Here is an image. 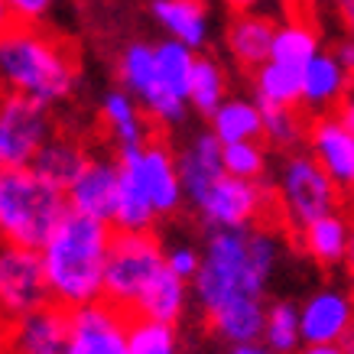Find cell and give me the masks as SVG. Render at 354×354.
<instances>
[{
  "mask_svg": "<svg viewBox=\"0 0 354 354\" xmlns=\"http://www.w3.org/2000/svg\"><path fill=\"white\" fill-rule=\"evenodd\" d=\"M351 91H354V78L338 65V59H335L328 49H322V53L302 68L299 108H306L312 118L335 114Z\"/></svg>",
  "mask_w": 354,
  "mask_h": 354,
  "instance_id": "cell-17",
  "label": "cell"
},
{
  "mask_svg": "<svg viewBox=\"0 0 354 354\" xmlns=\"http://www.w3.org/2000/svg\"><path fill=\"white\" fill-rule=\"evenodd\" d=\"M114 227L97 218L68 215L59 221L39 250L49 286V299L62 309H82L104 299V267H108Z\"/></svg>",
  "mask_w": 354,
  "mask_h": 354,
  "instance_id": "cell-2",
  "label": "cell"
},
{
  "mask_svg": "<svg viewBox=\"0 0 354 354\" xmlns=\"http://www.w3.org/2000/svg\"><path fill=\"white\" fill-rule=\"evenodd\" d=\"M49 302L53 299H49L39 250L0 241V319L17 322L20 315Z\"/></svg>",
  "mask_w": 354,
  "mask_h": 354,
  "instance_id": "cell-11",
  "label": "cell"
},
{
  "mask_svg": "<svg viewBox=\"0 0 354 354\" xmlns=\"http://www.w3.org/2000/svg\"><path fill=\"white\" fill-rule=\"evenodd\" d=\"M7 332H10V322H3V319H0V351L7 348Z\"/></svg>",
  "mask_w": 354,
  "mask_h": 354,
  "instance_id": "cell-45",
  "label": "cell"
},
{
  "mask_svg": "<svg viewBox=\"0 0 354 354\" xmlns=\"http://www.w3.org/2000/svg\"><path fill=\"white\" fill-rule=\"evenodd\" d=\"M328 53H332L335 59H338V65H342L344 72L354 78V39H351V36H342V39H338Z\"/></svg>",
  "mask_w": 354,
  "mask_h": 354,
  "instance_id": "cell-36",
  "label": "cell"
},
{
  "mask_svg": "<svg viewBox=\"0 0 354 354\" xmlns=\"http://www.w3.org/2000/svg\"><path fill=\"white\" fill-rule=\"evenodd\" d=\"M68 215L62 189L32 169H0V241L43 250L59 221Z\"/></svg>",
  "mask_w": 354,
  "mask_h": 354,
  "instance_id": "cell-4",
  "label": "cell"
},
{
  "mask_svg": "<svg viewBox=\"0 0 354 354\" xmlns=\"http://www.w3.org/2000/svg\"><path fill=\"white\" fill-rule=\"evenodd\" d=\"M348 241H351V225L338 212L319 218L299 231L302 254L319 267H342L348 260Z\"/></svg>",
  "mask_w": 354,
  "mask_h": 354,
  "instance_id": "cell-24",
  "label": "cell"
},
{
  "mask_svg": "<svg viewBox=\"0 0 354 354\" xmlns=\"http://www.w3.org/2000/svg\"><path fill=\"white\" fill-rule=\"evenodd\" d=\"M118 88H124L133 101H137L143 114L150 118L156 127H183L189 120V104L172 97L166 88L160 85L156 75V49L147 39H130L118 55Z\"/></svg>",
  "mask_w": 354,
  "mask_h": 354,
  "instance_id": "cell-7",
  "label": "cell"
},
{
  "mask_svg": "<svg viewBox=\"0 0 354 354\" xmlns=\"http://www.w3.org/2000/svg\"><path fill=\"white\" fill-rule=\"evenodd\" d=\"M299 354H344L342 344H302Z\"/></svg>",
  "mask_w": 354,
  "mask_h": 354,
  "instance_id": "cell-39",
  "label": "cell"
},
{
  "mask_svg": "<svg viewBox=\"0 0 354 354\" xmlns=\"http://www.w3.org/2000/svg\"><path fill=\"white\" fill-rule=\"evenodd\" d=\"M55 137L49 108L20 95L0 97V169H30L36 153Z\"/></svg>",
  "mask_w": 354,
  "mask_h": 354,
  "instance_id": "cell-9",
  "label": "cell"
},
{
  "mask_svg": "<svg viewBox=\"0 0 354 354\" xmlns=\"http://www.w3.org/2000/svg\"><path fill=\"white\" fill-rule=\"evenodd\" d=\"M120 192V162L111 156H88L85 169L78 172V179L68 185V212L108 221L114 218V205Z\"/></svg>",
  "mask_w": 354,
  "mask_h": 354,
  "instance_id": "cell-14",
  "label": "cell"
},
{
  "mask_svg": "<svg viewBox=\"0 0 354 354\" xmlns=\"http://www.w3.org/2000/svg\"><path fill=\"white\" fill-rule=\"evenodd\" d=\"M299 95H302V68L267 62L254 72V101L257 104L299 108Z\"/></svg>",
  "mask_w": 354,
  "mask_h": 354,
  "instance_id": "cell-28",
  "label": "cell"
},
{
  "mask_svg": "<svg viewBox=\"0 0 354 354\" xmlns=\"http://www.w3.org/2000/svg\"><path fill=\"white\" fill-rule=\"evenodd\" d=\"M208 130L221 147L231 143H263V118L254 97H227L225 104L208 118Z\"/></svg>",
  "mask_w": 354,
  "mask_h": 354,
  "instance_id": "cell-23",
  "label": "cell"
},
{
  "mask_svg": "<svg viewBox=\"0 0 354 354\" xmlns=\"http://www.w3.org/2000/svg\"><path fill=\"white\" fill-rule=\"evenodd\" d=\"M344 267L354 277V227H351V241H348V260H344Z\"/></svg>",
  "mask_w": 354,
  "mask_h": 354,
  "instance_id": "cell-43",
  "label": "cell"
},
{
  "mask_svg": "<svg viewBox=\"0 0 354 354\" xmlns=\"http://www.w3.org/2000/svg\"><path fill=\"white\" fill-rule=\"evenodd\" d=\"M162 260H166V270H169L172 277H179L183 283H189V286H192V279L198 277V270H202V247L179 241V244L166 247Z\"/></svg>",
  "mask_w": 354,
  "mask_h": 354,
  "instance_id": "cell-34",
  "label": "cell"
},
{
  "mask_svg": "<svg viewBox=\"0 0 354 354\" xmlns=\"http://www.w3.org/2000/svg\"><path fill=\"white\" fill-rule=\"evenodd\" d=\"M10 26H13V17H10V10H7V3L0 0V36L10 30Z\"/></svg>",
  "mask_w": 354,
  "mask_h": 354,
  "instance_id": "cell-42",
  "label": "cell"
},
{
  "mask_svg": "<svg viewBox=\"0 0 354 354\" xmlns=\"http://www.w3.org/2000/svg\"><path fill=\"white\" fill-rule=\"evenodd\" d=\"M221 3H225V7H231L234 13H250L260 0H221Z\"/></svg>",
  "mask_w": 354,
  "mask_h": 354,
  "instance_id": "cell-40",
  "label": "cell"
},
{
  "mask_svg": "<svg viewBox=\"0 0 354 354\" xmlns=\"http://www.w3.org/2000/svg\"><path fill=\"white\" fill-rule=\"evenodd\" d=\"M127 328L130 315L104 299L72 309L65 354H130Z\"/></svg>",
  "mask_w": 354,
  "mask_h": 354,
  "instance_id": "cell-12",
  "label": "cell"
},
{
  "mask_svg": "<svg viewBox=\"0 0 354 354\" xmlns=\"http://www.w3.org/2000/svg\"><path fill=\"white\" fill-rule=\"evenodd\" d=\"M270 208V189L263 183H247L234 176H221L208 192L192 205V212L205 225V231H237L257 227V221Z\"/></svg>",
  "mask_w": 354,
  "mask_h": 354,
  "instance_id": "cell-10",
  "label": "cell"
},
{
  "mask_svg": "<svg viewBox=\"0 0 354 354\" xmlns=\"http://www.w3.org/2000/svg\"><path fill=\"white\" fill-rule=\"evenodd\" d=\"M97 114H101L111 140H114V147H118V156L143 150L153 140L150 118L143 114V108H140L124 88L104 91V95H101V104H97Z\"/></svg>",
  "mask_w": 354,
  "mask_h": 354,
  "instance_id": "cell-20",
  "label": "cell"
},
{
  "mask_svg": "<svg viewBox=\"0 0 354 354\" xmlns=\"http://www.w3.org/2000/svg\"><path fill=\"white\" fill-rule=\"evenodd\" d=\"M354 325V299L342 286H322L299 306L302 344H342Z\"/></svg>",
  "mask_w": 354,
  "mask_h": 354,
  "instance_id": "cell-13",
  "label": "cell"
},
{
  "mask_svg": "<svg viewBox=\"0 0 354 354\" xmlns=\"http://www.w3.org/2000/svg\"><path fill=\"white\" fill-rule=\"evenodd\" d=\"M176 162H179V179H183V192L189 208L225 176L221 143H218V137L208 127L185 140L183 150L176 153Z\"/></svg>",
  "mask_w": 354,
  "mask_h": 354,
  "instance_id": "cell-18",
  "label": "cell"
},
{
  "mask_svg": "<svg viewBox=\"0 0 354 354\" xmlns=\"http://www.w3.org/2000/svg\"><path fill=\"white\" fill-rule=\"evenodd\" d=\"M150 17L156 20L166 39L205 53L212 43V10L205 0H150Z\"/></svg>",
  "mask_w": 354,
  "mask_h": 354,
  "instance_id": "cell-19",
  "label": "cell"
},
{
  "mask_svg": "<svg viewBox=\"0 0 354 354\" xmlns=\"http://www.w3.org/2000/svg\"><path fill=\"white\" fill-rule=\"evenodd\" d=\"M120 162V176L133 183L150 208L156 212V218H172L179 215V208L185 205V192H183V179H179V162L176 153L166 140L153 137L143 150L118 156Z\"/></svg>",
  "mask_w": 354,
  "mask_h": 354,
  "instance_id": "cell-8",
  "label": "cell"
},
{
  "mask_svg": "<svg viewBox=\"0 0 354 354\" xmlns=\"http://www.w3.org/2000/svg\"><path fill=\"white\" fill-rule=\"evenodd\" d=\"M189 299H192V286L183 283L179 277H172L169 270L162 267V273L143 290V296L137 299L130 315L166 322V325H179L185 319V312H189Z\"/></svg>",
  "mask_w": 354,
  "mask_h": 354,
  "instance_id": "cell-22",
  "label": "cell"
},
{
  "mask_svg": "<svg viewBox=\"0 0 354 354\" xmlns=\"http://www.w3.org/2000/svg\"><path fill=\"white\" fill-rule=\"evenodd\" d=\"M335 7H338V13H342L348 36L354 39V0H335Z\"/></svg>",
  "mask_w": 354,
  "mask_h": 354,
  "instance_id": "cell-37",
  "label": "cell"
},
{
  "mask_svg": "<svg viewBox=\"0 0 354 354\" xmlns=\"http://www.w3.org/2000/svg\"><path fill=\"white\" fill-rule=\"evenodd\" d=\"M306 147L338 189H354V133L344 127L338 114L312 118L306 127Z\"/></svg>",
  "mask_w": 354,
  "mask_h": 354,
  "instance_id": "cell-15",
  "label": "cell"
},
{
  "mask_svg": "<svg viewBox=\"0 0 354 354\" xmlns=\"http://www.w3.org/2000/svg\"><path fill=\"white\" fill-rule=\"evenodd\" d=\"M342 351L344 354H354V325H351V332L342 338Z\"/></svg>",
  "mask_w": 354,
  "mask_h": 354,
  "instance_id": "cell-44",
  "label": "cell"
},
{
  "mask_svg": "<svg viewBox=\"0 0 354 354\" xmlns=\"http://www.w3.org/2000/svg\"><path fill=\"white\" fill-rule=\"evenodd\" d=\"M335 114H338V118H342V124H344V127H348V130H351V133H354V91H351V95H348V97H344V104H342V108H338V111H335Z\"/></svg>",
  "mask_w": 354,
  "mask_h": 354,
  "instance_id": "cell-38",
  "label": "cell"
},
{
  "mask_svg": "<svg viewBox=\"0 0 354 354\" xmlns=\"http://www.w3.org/2000/svg\"><path fill=\"white\" fill-rule=\"evenodd\" d=\"M319 53H322V36H319V30L309 20L292 17L286 23H277L270 62L290 65V68H306Z\"/></svg>",
  "mask_w": 354,
  "mask_h": 354,
  "instance_id": "cell-26",
  "label": "cell"
},
{
  "mask_svg": "<svg viewBox=\"0 0 354 354\" xmlns=\"http://www.w3.org/2000/svg\"><path fill=\"white\" fill-rule=\"evenodd\" d=\"M277 202L296 231L338 212V185L309 153H286L277 172Z\"/></svg>",
  "mask_w": 354,
  "mask_h": 354,
  "instance_id": "cell-6",
  "label": "cell"
},
{
  "mask_svg": "<svg viewBox=\"0 0 354 354\" xmlns=\"http://www.w3.org/2000/svg\"><path fill=\"white\" fill-rule=\"evenodd\" d=\"M257 108L263 118V143H270L273 150L296 153V147L306 140L299 108H283V104H257Z\"/></svg>",
  "mask_w": 354,
  "mask_h": 354,
  "instance_id": "cell-31",
  "label": "cell"
},
{
  "mask_svg": "<svg viewBox=\"0 0 354 354\" xmlns=\"http://www.w3.org/2000/svg\"><path fill=\"white\" fill-rule=\"evenodd\" d=\"M227 72L221 68L215 55H195L192 82H189V108L202 118H212L221 104L227 101Z\"/></svg>",
  "mask_w": 354,
  "mask_h": 354,
  "instance_id": "cell-27",
  "label": "cell"
},
{
  "mask_svg": "<svg viewBox=\"0 0 354 354\" xmlns=\"http://www.w3.org/2000/svg\"><path fill=\"white\" fill-rule=\"evenodd\" d=\"M0 88L53 111L75 95L78 55L43 26L13 23L0 36Z\"/></svg>",
  "mask_w": 354,
  "mask_h": 354,
  "instance_id": "cell-3",
  "label": "cell"
},
{
  "mask_svg": "<svg viewBox=\"0 0 354 354\" xmlns=\"http://www.w3.org/2000/svg\"><path fill=\"white\" fill-rule=\"evenodd\" d=\"M283 3H290V7H296V3H302V0H283Z\"/></svg>",
  "mask_w": 354,
  "mask_h": 354,
  "instance_id": "cell-46",
  "label": "cell"
},
{
  "mask_svg": "<svg viewBox=\"0 0 354 354\" xmlns=\"http://www.w3.org/2000/svg\"><path fill=\"white\" fill-rule=\"evenodd\" d=\"M156 49V75L160 85L169 91L172 97H179L189 104V82H192V68H195V55L189 46L176 43V39H160L153 43Z\"/></svg>",
  "mask_w": 354,
  "mask_h": 354,
  "instance_id": "cell-29",
  "label": "cell"
},
{
  "mask_svg": "<svg viewBox=\"0 0 354 354\" xmlns=\"http://www.w3.org/2000/svg\"><path fill=\"white\" fill-rule=\"evenodd\" d=\"M166 247L156 234H118L111 241L108 267H104V302L130 315L137 299L166 267Z\"/></svg>",
  "mask_w": 354,
  "mask_h": 354,
  "instance_id": "cell-5",
  "label": "cell"
},
{
  "mask_svg": "<svg viewBox=\"0 0 354 354\" xmlns=\"http://www.w3.org/2000/svg\"><path fill=\"white\" fill-rule=\"evenodd\" d=\"M279 250V237L267 227L208 231L202 270L192 279V299L205 319L241 302H267V286L277 273Z\"/></svg>",
  "mask_w": 354,
  "mask_h": 354,
  "instance_id": "cell-1",
  "label": "cell"
},
{
  "mask_svg": "<svg viewBox=\"0 0 354 354\" xmlns=\"http://www.w3.org/2000/svg\"><path fill=\"white\" fill-rule=\"evenodd\" d=\"M227 354H270V351L257 342V344H234V348H231Z\"/></svg>",
  "mask_w": 354,
  "mask_h": 354,
  "instance_id": "cell-41",
  "label": "cell"
},
{
  "mask_svg": "<svg viewBox=\"0 0 354 354\" xmlns=\"http://www.w3.org/2000/svg\"><path fill=\"white\" fill-rule=\"evenodd\" d=\"M127 348L130 354H179V332L176 325L130 315Z\"/></svg>",
  "mask_w": 354,
  "mask_h": 354,
  "instance_id": "cell-32",
  "label": "cell"
},
{
  "mask_svg": "<svg viewBox=\"0 0 354 354\" xmlns=\"http://www.w3.org/2000/svg\"><path fill=\"white\" fill-rule=\"evenodd\" d=\"M221 162H225V172L234 179L263 183L270 156L263 143H231V147H221Z\"/></svg>",
  "mask_w": 354,
  "mask_h": 354,
  "instance_id": "cell-33",
  "label": "cell"
},
{
  "mask_svg": "<svg viewBox=\"0 0 354 354\" xmlns=\"http://www.w3.org/2000/svg\"><path fill=\"white\" fill-rule=\"evenodd\" d=\"M273 36H277V20L267 13H237L234 20L227 23L225 46L227 55L234 59L241 68L257 72L260 65L270 62V49H273Z\"/></svg>",
  "mask_w": 354,
  "mask_h": 354,
  "instance_id": "cell-21",
  "label": "cell"
},
{
  "mask_svg": "<svg viewBox=\"0 0 354 354\" xmlns=\"http://www.w3.org/2000/svg\"><path fill=\"white\" fill-rule=\"evenodd\" d=\"M260 344H263L270 354H299L302 351L299 306H296V302H290V299L270 302Z\"/></svg>",
  "mask_w": 354,
  "mask_h": 354,
  "instance_id": "cell-30",
  "label": "cell"
},
{
  "mask_svg": "<svg viewBox=\"0 0 354 354\" xmlns=\"http://www.w3.org/2000/svg\"><path fill=\"white\" fill-rule=\"evenodd\" d=\"M68 344V309L62 306H39L10 322L7 354H65Z\"/></svg>",
  "mask_w": 354,
  "mask_h": 354,
  "instance_id": "cell-16",
  "label": "cell"
},
{
  "mask_svg": "<svg viewBox=\"0 0 354 354\" xmlns=\"http://www.w3.org/2000/svg\"><path fill=\"white\" fill-rule=\"evenodd\" d=\"M85 162H88V153L78 140L59 137V133H55L43 150L36 153V160H32L30 169L39 172L46 183H53L55 189L68 192V185L78 179V172L85 169Z\"/></svg>",
  "mask_w": 354,
  "mask_h": 354,
  "instance_id": "cell-25",
  "label": "cell"
},
{
  "mask_svg": "<svg viewBox=\"0 0 354 354\" xmlns=\"http://www.w3.org/2000/svg\"><path fill=\"white\" fill-rule=\"evenodd\" d=\"M3 3H7L13 23H23V26H43L55 7V0H3Z\"/></svg>",
  "mask_w": 354,
  "mask_h": 354,
  "instance_id": "cell-35",
  "label": "cell"
}]
</instances>
